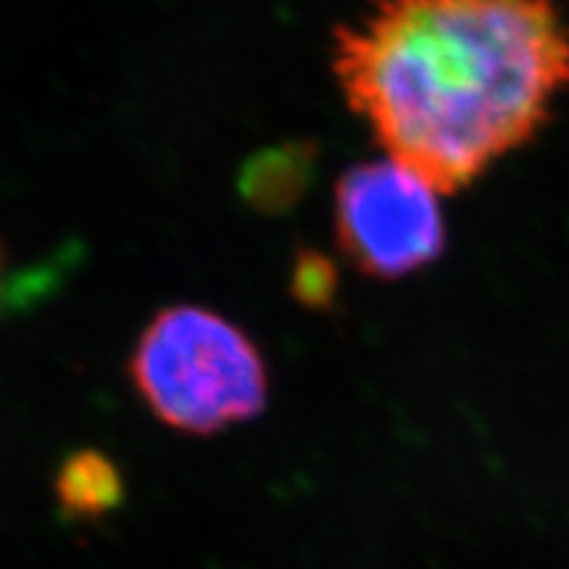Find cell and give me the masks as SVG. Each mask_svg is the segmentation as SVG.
<instances>
[{"mask_svg":"<svg viewBox=\"0 0 569 569\" xmlns=\"http://www.w3.org/2000/svg\"><path fill=\"white\" fill-rule=\"evenodd\" d=\"M332 69L390 159L457 193L551 122L569 21L557 0H372Z\"/></svg>","mask_w":569,"mask_h":569,"instance_id":"1","label":"cell"},{"mask_svg":"<svg viewBox=\"0 0 569 569\" xmlns=\"http://www.w3.org/2000/svg\"><path fill=\"white\" fill-rule=\"evenodd\" d=\"M130 377L163 425L213 436L264 411L269 372L251 338L203 306H169L132 348Z\"/></svg>","mask_w":569,"mask_h":569,"instance_id":"2","label":"cell"},{"mask_svg":"<svg viewBox=\"0 0 569 569\" xmlns=\"http://www.w3.org/2000/svg\"><path fill=\"white\" fill-rule=\"evenodd\" d=\"M438 190L396 159L356 163L336 188L338 248L375 280H401L446 251Z\"/></svg>","mask_w":569,"mask_h":569,"instance_id":"3","label":"cell"},{"mask_svg":"<svg viewBox=\"0 0 569 569\" xmlns=\"http://www.w3.org/2000/svg\"><path fill=\"white\" fill-rule=\"evenodd\" d=\"M59 493L63 507L92 515L111 507L119 496V478L113 467L98 453H77L61 469Z\"/></svg>","mask_w":569,"mask_h":569,"instance_id":"4","label":"cell"},{"mask_svg":"<svg viewBox=\"0 0 569 569\" xmlns=\"http://www.w3.org/2000/svg\"><path fill=\"white\" fill-rule=\"evenodd\" d=\"M336 293V272L325 259H303L298 264V296L311 306H325Z\"/></svg>","mask_w":569,"mask_h":569,"instance_id":"5","label":"cell"},{"mask_svg":"<svg viewBox=\"0 0 569 569\" xmlns=\"http://www.w3.org/2000/svg\"><path fill=\"white\" fill-rule=\"evenodd\" d=\"M0 282H3V251H0Z\"/></svg>","mask_w":569,"mask_h":569,"instance_id":"6","label":"cell"}]
</instances>
